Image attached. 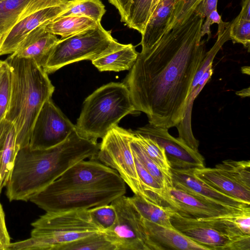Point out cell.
Instances as JSON below:
<instances>
[{
  "mask_svg": "<svg viewBox=\"0 0 250 250\" xmlns=\"http://www.w3.org/2000/svg\"><path fill=\"white\" fill-rule=\"evenodd\" d=\"M205 18L195 11L152 47L138 53L124 83L136 111L149 123L169 129L182 121L194 76L206 54L201 30Z\"/></svg>",
  "mask_w": 250,
  "mask_h": 250,
  "instance_id": "1",
  "label": "cell"
},
{
  "mask_svg": "<svg viewBox=\"0 0 250 250\" xmlns=\"http://www.w3.org/2000/svg\"><path fill=\"white\" fill-rule=\"evenodd\" d=\"M118 172L97 160H82L29 200L46 212L89 209L110 204L126 193Z\"/></svg>",
  "mask_w": 250,
  "mask_h": 250,
  "instance_id": "2",
  "label": "cell"
},
{
  "mask_svg": "<svg viewBox=\"0 0 250 250\" xmlns=\"http://www.w3.org/2000/svg\"><path fill=\"white\" fill-rule=\"evenodd\" d=\"M100 144L81 136L76 129L62 143L46 149L20 148L7 182L10 201H27L76 163L96 160Z\"/></svg>",
  "mask_w": 250,
  "mask_h": 250,
  "instance_id": "3",
  "label": "cell"
},
{
  "mask_svg": "<svg viewBox=\"0 0 250 250\" xmlns=\"http://www.w3.org/2000/svg\"><path fill=\"white\" fill-rule=\"evenodd\" d=\"M5 61L11 71V88L4 119L14 124L21 148L29 145L36 118L55 87L48 74L32 59L12 53Z\"/></svg>",
  "mask_w": 250,
  "mask_h": 250,
  "instance_id": "4",
  "label": "cell"
},
{
  "mask_svg": "<svg viewBox=\"0 0 250 250\" xmlns=\"http://www.w3.org/2000/svg\"><path fill=\"white\" fill-rule=\"evenodd\" d=\"M31 225V237L11 243L7 250H61L66 244L104 232L85 208L46 212Z\"/></svg>",
  "mask_w": 250,
  "mask_h": 250,
  "instance_id": "5",
  "label": "cell"
},
{
  "mask_svg": "<svg viewBox=\"0 0 250 250\" xmlns=\"http://www.w3.org/2000/svg\"><path fill=\"white\" fill-rule=\"evenodd\" d=\"M136 112L124 83L111 82L94 91L84 100L76 130L82 137L103 139L125 116Z\"/></svg>",
  "mask_w": 250,
  "mask_h": 250,
  "instance_id": "6",
  "label": "cell"
},
{
  "mask_svg": "<svg viewBox=\"0 0 250 250\" xmlns=\"http://www.w3.org/2000/svg\"><path fill=\"white\" fill-rule=\"evenodd\" d=\"M125 45L118 42L111 35V31L105 29L100 22L94 28L59 40L42 68L47 74L54 73L75 62L93 61Z\"/></svg>",
  "mask_w": 250,
  "mask_h": 250,
  "instance_id": "7",
  "label": "cell"
},
{
  "mask_svg": "<svg viewBox=\"0 0 250 250\" xmlns=\"http://www.w3.org/2000/svg\"><path fill=\"white\" fill-rule=\"evenodd\" d=\"M133 130L118 125L102 139L96 160L116 170L134 194L142 196L140 181L130 146Z\"/></svg>",
  "mask_w": 250,
  "mask_h": 250,
  "instance_id": "8",
  "label": "cell"
},
{
  "mask_svg": "<svg viewBox=\"0 0 250 250\" xmlns=\"http://www.w3.org/2000/svg\"><path fill=\"white\" fill-rule=\"evenodd\" d=\"M110 204L115 208L116 220L104 233L116 250H148L142 218L129 197L122 195Z\"/></svg>",
  "mask_w": 250,
  "mask_h": 250,
  "instance_id": "9",
  "label": "cell"
},
{
  "mask_svg": "<svg viewBox=\"0 0 250 250\" xmlns=\"http://www.w3.org/2000/svg\"><path fill=\"white\" fill-rule=\"evenodd\" d=\"M66 4L62 0H31L22 15L0 41V56L11 54L39 26L58 18Z\"/></svg>",
  "mask_w": 250,
  "mask_h": 250,
  "instance_id": "10",
  "label": "cell"
},
{
  "mask_svg": "<svg viewBox=\"0 0 250 250\" xmlns=\"http://www.w3.org/2000/svg\"><path fill=\"white\" fill-rule=\"evenodd\" d=\"M155 202L168 207L180 215L195 219L237 215L245 209L200 199L175 187L163 189L156 194Z\"/></svg>",
  "mask_w": 250,
  "mask_h": 250,
  "instance_id": "11",
  "label": "cell"
},
{
  "mask_svg": "<svg viewBox=\"0 0 250 250\" xmlns=\"http://www.w3.org/2000/svg\"><path fill=\"white\" fill-rule=\"evenodd\" d=\"M75 129V125L50 98L44 103L36 118L28 145L33 149L54 146L65 140Z\"/></svg>",
  "mask_w": 250,
  "mask_h": 250,
  "instance_id": "12",
  "label": "cell"
},
{
  "mask_svg": "<svg viewBox=\"0 0 250 250\" xmlns=\"http://www.w3.org/2000/svg\"><path fill=\"white\" fill-rule=\"evenodd\" d=\"M168 129L148 123L134 131L149 137L162 146L172 168L187 169L205 167V159L199 151L191 149L179 137L171 136Z\"/></svg>",
  "mask_w": 250,
  "mask_h": 250,
  "instance_id": "13",
  "label": "cell"
},
{
  "mask_svg": "<svg viewBox=\"0 0 250 250\" xmlns=\"http://www.w3.org/2000/svg\"><path fill=\"white\" fill-rule=\"evenodd\" d=\"M170 222L174 228L208 250H227L232 241L204 220L185 217L175 211Z\"/></svg>",
  "mask_w": 250,
  "mask_h": 250,
  "instance_id": "14",
  "label": "cell"
},
{
  "mask_svg": "<svg viewBox=\"0 0 250 250\" xmlns=\"http://www.w3.org/2000/svg\"><path fill=\"white\" fill-rule=\"evenodd\" d=\"M194 169L171 168L173 187L200 199L234 208L250 209V205L221 192L196 178L193 174Z\"/></svg>",
  "mask_w": 250,
  "mask_h": 250,
  "instance_id": "15",
  "label": "cell"
},
{
  "mask_svg": "<svg viewBox=\"0 0 250 250\" xmlns=\"http://www.w3.org/2000/svg\"><path fill=\"white\" fill-rule=\"evenodd\" d=\"M148 250H207L173 227L159 225L142 218Z\"/></svg>",
  "mask_w": 250,
  "mask_h": 250,
  "instance_id": "16",
  "label": "cell"
},
{
  "mask_svg": "<svg viewBox=\"0 0 250 250\" xmlns=\"http://www.w3.org/2000/svg\"><path fill=\"white\" fill-rule=\"evenodd\" d=\"M47 23L30 33L13 54L21 58L32 59L42 68L51 50L59 40L56 35L45 30Z\"/></svg>",
  "mask_w": 250,
  "mask_h": 250,
  "instance_id": "17",
  "label": "cell"
},
{
  "mask_svg": "<svg viewBox=\"0 0 250 250\" xmlns=\"http://www.w3.org/2000/svg\"><path fill=\"white\" fill-rule=\"evenodd\" d=\"M178 0H159L141 34L142 51L154 45L167 31Z\"/></svg>",
  "mask_w": 250,
  "mask_h": 250,
  "instance_id": "18",
  "label": "cell"
},
{
  "mask_svg": "<svg viewBox=\"0 0 250 250\" xmlns=\"http://www.w3.org/2000/svg\"><path fill=\"white\" fill-rule=\"evenodd\" d=\"M195 177L212 188L250 205V188L233 179L217 167L194 169Z\"/></svg>",
  "mask_w": 250,
  "mask_h": 250,
  "instance_id": "19",
  "label": "cell"
},
{
  "mask_svg": "<svg viewBox=\"0 0 250 250\" xmlns=\"http://www.w3.org/2000/svg\"><path fill=\"white\" fill-rule=\"evenodd\" d=\"M20 149L14 124L3 119L0 122V194L7 185Z\"/></svg>",
  "mask_w": 250,
  "mask_h": 250,
  "instance_id": "20",
  "label": "cell"
},
{
  "mask_svg": "<svg viewBox=\"0 0 250 250\" xmlns=\"http://www.w3.org/2000/svg\"><path fill=\"white\" fill-rule=\"evenodd\" d=\"M212 73V65L210 64L200 80L195 90L190 92L187 102L184 117L176 126L179 133L178 137L196 151H199V142L194 136L191 127V113L193 102L211 78Z\"/></svg>",
  "mask_w": 250,
  "mask_h": 250,
  "instance_id": "21",
  "label": "cell"
},
{
  "mask_svg": "<svg viewBox=\"0 0 250 250\" xmlns=\"http://www.w3.org/2000/svg\"><path fill=\"white\" fill-rule=\"evenodd\" d=\"M138 53L133 45L127 44L120 49L92 61V63L100 71L130 70Z\"/></svg>",
  "mask_w": 250,
  "mask_h": 250,
  "instance_id": "22",
  "label": "cell"
},
{
  "mask_svg": "<svg viewBox=\"0 0 250 250\" xmlns=\"http://www.w3.org/2000/svg\"><path fill=\"white\" fill-rule=\"evenodd\" d=\"M98 23L86 17L67 16L57 18L50 21L45 25V30L66 38L94 28Z\"/></svg>",
  "mask_w": 250,
  "mask_h": 250,
  "instance_id": "23",
  "label": "cell"
},
{
  "mask_svg": "<svg viewBox=\"0 0 250 250\" xmlns=\"http://www.w3.org/2000/svg\"><path fill=\"white\" fill-rule=\"evenodd\" d=\"M129 198L142 218L164 226L173 227L170 218L175 211L170 208L152 202L138 195L134 194Z\"/></svg>",
  "mask_w": 250,
  "mask_h": 250,
  "instance_id": "24",
  "label": "cell"
},
{
  "mask_svg": "<svg viewBox=\"0 0 250 250\" xmlns=\"http://www.w3.org/2000/svg\"><path fill=\"white\" fill-rule=\"evenodd\" d=\"M105 12V6L100 0H79L66 5L58 18L84 17L99 23Z\"/></svg>",
  "mask_w": 250,
  "mask_h": 250,
  "instance_id": "25",
  "label": "cell"
},
{
  "mask_svg": "<svg viewBox=\"0 0 250 250\" xmlns=\"http://www.w3.org/2000/svg\"><path fill=\"white\" fill-rule=\"evenodd\" d=\"M31 0L0 1V34L4 36L15 25Z\"/></svg>",
  "mask_w": 250,
  "mask_h": 250,
  "instance_id": "26",
  "label": "cell"
},
{
  "mask_svg": "<svg viewBox=\"0 0 250 250\" xmlns=\"http://www.w3.org/2000/svg\"><path fill=\"white\" fill-rule=\"evenodd\" d=\"M130 146L132 152L164 189L173 187L171 172L163 170L152 160L135 139L134 136L131 141Z\"/></svg>",
  "mask_w": 250,
  "mask_h": 250,
  "instance_id": "27",
  "label": "cell"
},
{
  "mask_svg": "<svg viewBox=\"0 0 250 250\" xmlns=\"http://www.w3.org/2000/svg\"><path fill=\"white\" fill-rule=\"evenodd\" d=\"M153 0H131L125 24L141 34L150 18Z\"/></svg>",
  "mask_w": 250,
  "mask_h": 250,
  "instance_id": "28",
  "label": "cell"
},
{
  "mask_svg": "<svg viewBox=\"0 0 250 250\" xmlns=\"http://www.w3.org/2000/svg\"><path fill=\"white\" fill-rule=\"evenodd\" d=\"M134 137L145 150L148 156L161 169L171 172V166L164 148L148 136L140 134L133 130Z\"/></svg>",
  "mask_w": 250,
  "mask_h": 250,
  "instance_id": "29",
  "label": "cell"
},
{
  "mask_svg": "<svg viewBox=\"0 0 250 250\" xmlns=\"http://www.w3.org/2000/svg\"><path fill=\"white\" fill-rule=\"evenodd\" d=\"M61 250H116V247L104 232L66 244Z\"/></svg>",
  "mask_w": 250,
  "mask_h": 250,
  "instance_id": "30",
  "label": "cell"
},
{
  "mask_svg": "<svg viewBox=\"0 0 250 250\" xmlns=\"http://www.w3.org/2000/svg\"><path fill=\"white\" fill-rule=\"evenodd\" d=\"M240 185L250 188V161L226 160L215 165Z\"/></svg>",
  "mask_w": 250,
  "mask_h": 250,
  "instance_id": "31",
  "label": "cell"
},
{
  "mask_svg": "<svg viewBox=\"0 0 250 250\" xmlns=\"http://www.w3.org/2000/svg\"><path fill=\"white\" fill-rule=\"evenodd\" d=\"M229 35L233 43H239L250 51V21L241 19L237 17L230 22Z\"/></svg>",
  "mask_w": 250,
  "mask_h": 250,
  "instance_id": "32",
  "label": "cell"
},
{
  "mask_svg": "<svg viewBox=\"0 0 250 250\" xmlns=\"http://www.w3.org/2000/svg\"><path fill=\"white\" fill-rule=\"evenodd\" d=\"M95 221L104 230L111 229L116 220V213L111 204L89 208Z\"/></svg>",
  "mask_w": 250,
  "mask_h": 250,
  "instance_id": "33",
  "label": "cell"
},
{
  "mask_svg": "<svg viewBox=\"0 0 250 250\" xmlns=\"http://www.w3.org/2000/svg\"><path fill=\"white\" fill-rule=\"evenodd\" d=\"M5 62L0 81V122L5 118L11 94V73L9 65Z\"/></svg>",
  "mask_w": 250,
  "mask_h": 250,
  "instance_id": "34",
  "label": "cell"
},
{
  "mask_svg": "<svg viewBox=\"0 0 250 250\" xmlns=\"http://www.w3.org/2000/svg\"><path fill=\"white\" fill-rule=\"evenodd\" d=\"M202 0H179L167 31L188 19Z\"/></svg>",
  "mask_w": 250,
  "mask_h": 250,
  "instance_id": "35",
  "label": "cell"
},
{
  "mask_svg": "<svg viewBox=\"0 0 250 250\" xmlns=\"http://www.w3.org/2000/svg\"><path fill=\"white\" fill-rule=\"evenodd\" d=\"M229 23L230 22H226L223 21L217 10H213L202 24L201 30V37H203L207 34L208 35L207 41L209 40L211 37L210 26L213 23H217L218 24V27L217 35V36H220Z\"/></svg>",
  "mask_w": 250,
  "mask_h": 250,
  "instance_id": "36",
  "label": "cell"
},
{
  "mask_svg": "<svg viewBox=\"0 0 250 250\" xmlns=\"http://www.w3.org/2000/svg\"><path fill=\"white\" fill-rule=\"evenodd\" d=\"M11 243L6 226L4 212L0 203V250H7Z\"/></svg>",
  "mask_w": 250,
  "mask_h": 250,
  "instance_id": "37",
  "label": "cell"
},
{
  "mask_svg": "<svg viewBox=\"0 0 250 250\" xmlns=\"http://www.w3.org/2000/svg\"><path fill=\"white\" fill-rule=\"evenodd\" d=\"M233 221L241 232L250 235V211L235 216Z\"/></svg>",
  "mask_w": 250,
  "mask_h": 250,
  "instance_id": "38",
  "label": "cell"
},
{
  "mask_svg": "<svg viewBox=\"0 0 250 250\" xmlns=\"http://www.w3.org/2000/svg\"><path fill=\"white\" fill-rule=\"evenodd\" d=\"M217 2L218 0H202L194 11L207 18L212 11L217 10Z\"/></svg>",
  "mask_w": 250,
  "mask_h": 250,
  "instance_id": "39",
  "label": "cell"
},
{
  "mask_svg": "<svg viewBox=\"0 0 250 250\" xmlns=\"http://www.w3.org/2000/svg\"><path fill=\"white\" fill-rule=\"evenodd\" d=\"M108 1L118 10L121 17V21L125 23L131 0H108Z\"/></svg>",
  "mask_w": 250,
  "mask_h": 250,
  "instance_id": "40",
  "label": "cell"
},
{
  "mask_svg": "<svg viewBox=\"0 0 250 250\" xmlns=\"http://www.w3.org/2000/svg\"><path fill=\"white\" fill-rule=\"evenodd\" d=\"M241 10L237 16L241 19L250 21V0H241Z\"/></svg>",
  "mask_w": 250,
  "mask_h": 250,
  "instance_id": "41",
  "label": "cell"
},
{
  "mask_svg": "<svg viewBox=\"0 0 250 250\" xmlns=\"http://www.w3.org/2000/svg\"><path fill=\"white\" fill-rule=\"evenodd\" d=\"M236 94H237L238 96L242 97L244 98L246 97H249L250 96V87H248L247 88L243 89L240 91H237L236 92Z\"/></svg>",
  "mask_w": 250,
  "mask_h": 250,
  "instance_id": "42",
  "label": "cell"
},
{
  "mask_svg": "<svg viewBox=\"0 0 250 250\" xmlns=\"http://www.w3.org/2000/svg\"><path fill=\"white\" fill-rule=\"evenodd\" d=\"M5 63L6 62L5 61H2L1 65H0V81L4 69Z\"/></svg>",
  "mask_w": 250,
  "mask_h": 250,
  "instance_id": "43",
  "label": "cell"
},
{
  "mask_svg": "<svg viewBox=\"0 0 250 250\" xmlns=\"http://www.w3.org/2000/svg\"><path fill=\"white\" fill-rule=\"evenodd\" d=\"M159 0H153L152 4V7H151V14L152 13V12L155 10V9L156 7V6H157V5Z\"/></svg>",
  "mask_w": 250,
  "mask_h": 250,
  "instance_id": "44",
  "label": "cell"
},
{
  "mask_svg": "<svg viewBox=\"0 0 250 250\" xmlns=\"http://www.w3.org/2000/svg\"><path fill=\"white\" fill-rule=\"evenodd\" d=\"M242 73L244 74H250V67L249 66H244L241 68Z\"/></svg>",
  "mask_w": 250,
  "mask_h": 250,
  "instance_id": "45",
  "label": "cell"
},
{
  "mask_svg": "<svg viewBox=\"0 0 250 250\" xmlns=\"http://www.w3.org/2000/svg\"><path fill=\"white\" fill-rule=\"evenodd\" d=\"M62 0L64 2V3L66 5L69 3L75 2V1L79 0Z\"/></svg>",
  "mask_w": 250,
  "mask_h": 250,
  "instance_id": "46",
  "label": "cell"
},
{
  "mask_svg": "<svg viewBox=\"0 0 250 250\" xmlns=\"http://www.w3.org/2000/svg\"><path fill=\"white\" fill-rule=\"evenodd\" d=\"M1 38H2V36L0 34V40L1 39Z\"/></svg>",
  "mask_w": 250,
  "mask_h": 250,
  "instance_id": "47",
  "label": "cell"
},
{
  "mask_svg": "<svg viewBox=\"0 0 250 250\" xmlns=\"http://www.w3.org/2000/svg\"><path fill=\"white\" fill-rule=\"evenodd\" d=\"M1 62H2V61H0V65H1Z\"/></svg>",
  "mask_w": 250,
  "mask_h": 250,
  "instance_id": "48",
  "label": "cell"
},
{
  "mask_svg": "<svg viewBox=\"0 0 250 250\" xmlns=\"http://www.w3.org/2000/svg\"><path fill=\"white\" fill-rule=\"evenodd\" d=\"M2 0H0V1H2Z\"/></svg>",
  "mask_w": 250,
  "mask_h": 250,
  "instance_id": "49",
  "label": "cell"
}]
</instances>
